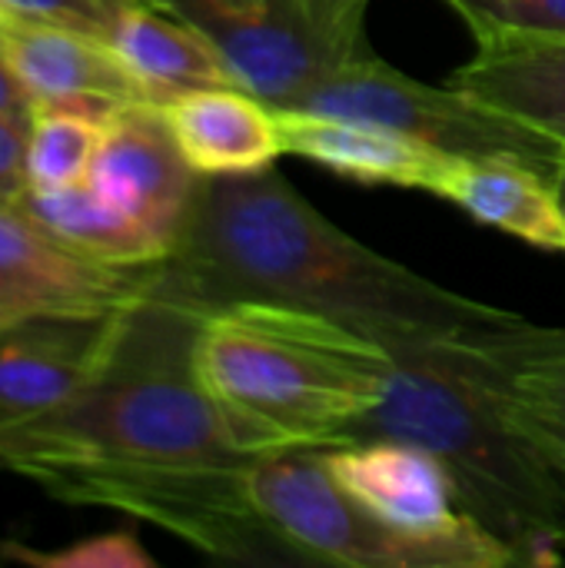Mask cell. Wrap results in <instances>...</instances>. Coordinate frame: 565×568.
I'll use <instances>...</instances> for the list:
<instances>
[{
    "instance_id": "13",
    "label": "cell",
    "mask_w": 565,
    "mask_h": 568,
    "mask_svg": "<svg viewBox=\"0 0 565 568\" xmlns=\"http://www.w3.org/2000/svg\"><path fill=\"white\" fill-rule=\"evenodd\" d=\"M323 459L346 496L400 532L443 536L470 519L460 509L450 473L423 446L366 439L323 449Z\"/></svg>"
},
{
    "instance_id": "28",
    "label": "cell",
    "mask_w": 565,
    "mask_h": 568,
    "mask_svg": "<svg viewBox=\"0 0 565 568\" xmlns=\"http://www.w3.org/2000/svg\"><path fill=\"white\" fill-rule=\"evenodd\" d=\"M220 3H226V7H236V10H260L266 0H220Z\"/></svg>"
},
{
    "instance_id": "11",
    "label": "cell",
    "mask_w": 565,
    "mask_h": 568,
    "mask_svg": "<svg viewBox=\"0 0 565 568\" xmlns=\"http://www.w3.org/2000/svg\"><path fill=\"white\" fill-rule=\"evenodd\" d=\"M480 376L500 416L519 433L565 486V329L523 316L470 333Z\"/></svg>"
},
{
    "instance_id": "27",
    "label": "cell",
    "mask_w": 565,
    "mask_h": 568,
    "mask_svg": "<svg viewBox=\"0 0 565 568\" xmlns=\"http://www.w3.org/2000/svg\"><path fill=\"white\" fill-rule=\"evenodd\" d=\"M553 186H556V193H559V200H563V206H565V150H563V156H559L556 173H553Z\"/></svg>"
},
{
    "instance_id": "25",
    "label": "cell",
    "mask_w": 565,
    "mask_h": 568,
    "mask_svg": "<svg viewBox=\"0 0 565 568\" xmlns=\"http://www.w3.org/2000/svg\"><path fill=\"white\" fill-rule=\"evenodd\" d=\"M30 123L0 116V206H20L30 193Z\"/></svg>"
},
{
    "instance_id": "29",
    "label": "cell",
    "mask_w": 565,
    "mask_h": 568,
    "mask_svg": "<svg viewBox=\"0 0 565 568\" xmlns=\"http://www.w3.org/2000/svg\"><path fill=\"white\" fill-rule=\"evenodd\" d=\"M3 17H7V13H3V7H0V23H3Z\"/></svg>"
},
{
    "instance_id": "12",
    "label": "cell",
    "mask_w": 565,
    "mask_h": 568,
    "mask_svg": "<svg viewBox=\"0 0 565 568\" xmlns=\"http://www.w3.org/2000/svg\"><path fill=\"white\" fill-rule=\"evenodd\" d=\"M0 43L10 67L37 100V110H77L110 120L127 103H153L110 40L87 30L7 13L0 23Z\"/></svg>"
},
{
    "instance_id": "3",
    "label": "cell",
    "mask_w": 565,
    "mask_h": 568,
    "mask_svg": "<svg viewBox=\"0 0 565 568\" xmlns=\"http://www.w3.org/2000/svg\"><path fill=\"white\" fill-rule=\"evenodd\" d=\"M196 379L246 456L333 449L386 399L396 356L363 329L286 303L213 310Z\"/></svg>"
},
{
    "instance_id": "8",
    "label": "cell",
    "mask_w": 565,
    "mask_h": 568,
    "mask_svg": "<svg viewBox=\"0 0 565 568\" xmlns=\"http://www.w3.org/2000/svg\"><path fill=\"white\" fill-rule=\"evenodd\" d=\"M223 57L243 90L276 110L296 106L326 73L353 60L336 50L300 0H266L260 10H236L220 0H167Z\"/></svg>"
},
{
    "instance_id": "23",
    "label": "cell",
    "mask_w": 565,
    "mask_h": 568,
    "mask_svg": "<svg viewBox=\"0 0 565 568\" xmlns=\"http://www.w3.org/2000/svg\"><path fill=\"white\" fill-rule=\"evenodd\" d=\"M143 3L170 10L167 0H0L3 13L10 17L60 23V27L87 30L103 40L110 37V30L130 7H143Z\"/></svg>"
},
{
    "instance_id": "7",
    "label": "cell",
    "mask_w": 565,
    "mask_h": 568,
    "mask_svg": "<svg viewBox=\"0 0 565 568\" xmlns=\"http://www.w3.org/2000/svg\"><path fill=\"white\" fill-rule=\"evenodd\" d=\"M157 266L100 263L20 206H0V329L37 316L120 313L153 293Z\"/></svg>"
},
{
    "instance_id": "22",
    "label": "cell",
    "mask_w": 565,
    "mask_h": 568,
    "mask_svg": "<svg viewBox=\"0 0 565 568\" xmlns=\"http://www.w3.org/2000/svg\"><path fill=\"white\" fill-rule=\"evenodd\" d=\"M3 562H20L33 568H153L157 559L143 549L133 529H113L87 536L80 542L40 552L23 542H0Z\"/></svg>"
},
{
    "instance_id": "24",
    "label": "cell",
    "mask_w": 565,
    "mask_h": 568,
    "mask_svg": "<svg viewBox=\"0 0 565 568\" xmlns=\"http://www.w3.org/2000/svg\"><path fill=\"white\" fill-rule=\"evenodd\" d=\"M306 17L316 23V30L346 57H356L370 50L363 33V17L370 0H300Z\"/></svg>"
},
{
    "instance_id": "4",
    "label": "cell",
    "mask_w": 565,
    "mask_h": 568,
    "mask_svg": "<svg viewBox=\"0 0 565 568\" xmlns=\"http://www.w3.org/2000/svg\"><path fill=\"white\" fill-rule=\"evenodd\" d=\"M470 333L393 353L396 369L386 399L353 429L350 443L400 439L423 446L450 473L460 509L503 539L519 566H559L563 479L500 416L480 376Z\"/></svg>"
},
{
    "instance_id": "9",
    "label": "cell",
    "mask_w": 565,
    "mask_h": 568,
    "mask_svg": "<svg viewBox=\"0 0 565 568\" xmlns=\"http://www.w3.org/2000/svg\"><path fill=\"white\" fill-rule=\"evenodd\" d=\"M87 183L170 250L193 206L200 173L180 153L160 103H127L103 123Z\"/></svg>"
},
{
    "instance_id": "26",
    "label": "cell",
    "mask_w": 565,
    "mask_h": 568,
    "mask_svg": "<svg viewBox=\"0 0 565 568\" xmlns=\"http://www.w3.org/2000/svg\"><path fill=\"white\" fill-rule=\"evenodd\" d=\"M33 113H37V100L30 97V90L23 87V80L10 67V60L3 53V43H0V116L33 123Z\"/></svg>"
},
{
    "instance_id": "16",
    "label": "cell",
    "mask_w": 565,
    "mask_h": 568,
    "mask_svg": "<svg viewBox=\"0 0 565 568\" xmlns=\"http://www.w3.org/2000/svg\"><path fill=\"white\" fill-rule=\"evenodd\" d=\"M466 216L536 250L565 256V206L549 176L513 160L446 156L430 190Z\"/></svg>"
},
{
    "instance_id": "18",
    "label": "cell",
    "mask_w": 565,
    "mask_h": 568,
    "mask_svg": "<svg viewBox=\"0 0 565 568\" xmlns=\"http://www.w3.org/2000/svg\"><path fill=\"white\" fill-rule=\"evenodd\" d=\"M450 87L565 143V43H483Z\"/></svg>"
},
{
    "instance_id": "6",
    "label": "cell",
    "mask_w": 565,
    "mask_h": 568,
    "mask_svg": "<svg viewBox=\"0 0 565 568\" xmlns=\"http://www.w3.org/2000/svg\"><path fill=\"white\" fill-rule=\"evenodd\" d=\"M406 133L440 153L473 160H513L553 180L565 143L480 103L456 87H430L380 60L356 53L326 73L296 106Z\"/></svg>"
},
{
    "instance_id": "2",
    "label": "cell",
    "mask_w": 565,
    "mask_h": 568,
    "mask_svg": "<svg viewBox=\"0 0 565 568\" xmlns=\"http://www.w3.org/2000/svg\"><path fill=\"white\" fill-rule=\"evenodd\" d=\"M153 290L203 313L250 300L303 306L370 333L390 353L519 320L353 240L273 166L200 176Z\"/></svg>"
},
{
    "instance_id": "17",
    "label": "cell",
    "mask_w": 565,
    "mask_h": 568,
    "mask_svg": "<svg viewBox=\"0 0 565 568\" xmlns=\"http://www.w3.org/2000/svg\"><path fill=\"white\" fill-rule=\"evenodd\" d=\"M110 47L153 103L203 87H240L216 47L183 17L163 7H130L110 30Z\"/></svg>"
},
{
    "instance_id": "5",
    "label": "cell",
    "mask_w": 565,
    "mask_h": 568,
    "mask_svg": "<svg viewBox=\"0 0 565 568\" xmlns=\"http://www.w3.org/2000/svg\"><path fill=\"white\" fill-rule=\"evenodd\" d=\"M246 503L286 566L346 568H513L516 552L466 519L443 536H410L380 523L346 496L326 469L323 449L253 456Z\"/></svg>"
},
{
    "instance_id": "14",
    "label": "cell",
    "mask_w": 565,
    "mask_h": 568,
    "mask_svg": "<svg viewBox=\"0 0 565 568\" xmlns=\"http://www.w3.org/2000/svg\"><path fill=\"white\" fill-rule=\"evenodd\" d=\"M276 130L283 153L320 163L323 170L380 186L430 190L433 176L450 153H440L406 133L380 123L313 113V110H276Z\"/></svg>"
},
{
    "instance_id": "15",
    "label": "cell",
    "mask_w": 565,
    "mask_h": 568,
    "mask_svg": "<svg viewBox=\"0 0 565 568\" xmlns=\"http://www.w3.org/2000/svg\"><path fill=\"white\" fill-rule=\"evenodd\" d=\"M180 153L200 176H246L276 166L283 143L270 103L243 87H203L163 103Z\"/></svg>"
},
{
    "instance_id": "10",
    "label": "cell",
    "mask_w": 565,
    "mask_h": 568,
    "mask_svg": "<svg viewBox=\"0 0 565 568\" xmlns=\"http://www.w3.org/2000/svg\"><path fill=\"white\" fill-rule=\"evenodd\" d=\"M120 313L37 316L0 329V439L90 383L113 343Z\"/></svg>"
},
{
    "instance_id": "20",
    "label": "cell",
    "mask_w": 565,
    "mask_h": 568,
    "mask_svg": "<svg viewBox=\"0 0 565 568\" xmlns=\"http://www.w3.org/2000/svg\"><path fill=\"white\" fill-rule=\"evenodd\" d=\"M103 123L107 120H97L77 110L40 106L30 123V150H27L30 190L53 193V190L87 183L90 163L103 136Z\"/></svg>"
},
{
    "instance_id": "1",
    "label": "cell",
    "mask_w": 565,
    "mask_h": 568,
    "mask_svg": "<svg viewBox=\"0 0 565 568\" xmlns=\"http://www.w3.org/2000/svg\"><path fill=\"white\" fill-rule=\"evenodd\" d=\"M206 316L160 290L127 306L90 383L0 439V473L57 503L160 526L213 559L276 566L246 503L253 456L236 449L196 379Z\"/></svg>"
},
{
    "instance_id": "21",
    "label": "cell",
    "mask_w": 565,
    "mask_h": 568,
    "mask_svg": "<svg viewBox=\"0 0 565 568\" xmlns=\"http://www.w3.org/2000/svg\"><path fill=\"white\" fill-rule=\"evenodd\" d=\"M476 47L483 43H565V0H446Z\"/></svg>"
},
{
    "instance_id": "19",
    "label": "cell",
    "mask_w": 565,
    "mask_h": 568,
    "mask_svg": "<svg viewBox=\"0 0 565 568\" xmlns=\"http://www.w3.org/2000/svg\"><path fill=\"white\" fill-rule=\"evenodd\" d=\"M20 210L30 213L53 236H60L63 243H70L73 250L100 263L150 266L170 253L157 233H150L140 220H133L127 210L110 203L90 183H77V186L53 190V193L30 190Z\"/></svg>"
}]
</instances>
